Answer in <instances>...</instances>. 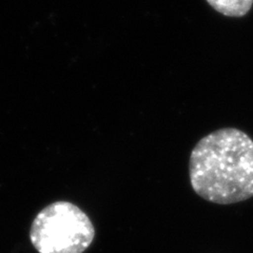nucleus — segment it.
<instances>
[{
  "label": "nucleus",
  "instance_id": "obj_1",
  "mask_svg": "<svg viewBox=\"0 0 253 253\" xmlns=\"http://www.w3.org/2000/svg\"><path fill=\"white\" fill-rule=\"evenodd\" d=\"M194 192L205 201L230 205L253 196V140L235 128L203 137L189 160Z\"/></svg>",
  "mask_w": 253,
  "mask_h": 253
},
{
  "label": "nucleus",
  "instance_id": "obj_3",
  "mask_svg": "<svg viewBox=\"0 0 253 253\" xmlns=\"http://www.w3.org/2000/svg\"><path fill=\"white\" fill-rule=\"evenodd\" d=\"M214 9L229 17H242L246 15L253 4V0H207Z\"/></svg>",
  "mask_w": 253,
  "mask_h": 253
},
{
  "label": "nucleus",
  "instance_id": "obj_2",
  "mask_svg": "<svg viewBox=\"0 0 253 253\" xmlns=\"http://www.w3.org/2000/svg\"><path fill=\"white\" fill-rule=\"evenodd\" d=\"M95 229L90 217L70 202H54L32 221L30 240L38 253H83L90 247Z\"/></svg>",
  "mask_w": 253,
  "mask_h": 253
}]
</instances>
